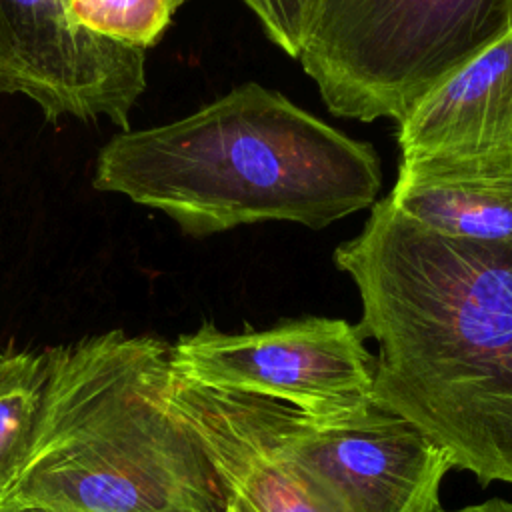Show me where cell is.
<instances>
[{"label":"cell","instance_id":"obj_2","mask_svg":"<svg viewBox=\"0 0 512 512\" xmlns=\"http://www.w3.org/2000/svg\"><path fill=\"white\" fill-rule=\"evenodd\" d=\"M92 186L192 236L268 220L320 230L372 206L382 168L368 142L246 82L184 118L112 136Z\"/></svg>","mask_w":512,"mask_h":512},{"label":"cell","instance_id":"obj_9","mask_svg":"<svg viewBox=\"0 0 512 512\" xmlns=\"http://www.w3.org/2000/svg\"><path fill=\"white\" fill-rule=\"evenodd\" d=\"M386 198L434 232L512 242V146L402 158Z\"/></svg>","mask_w":512,"mask_h":512},{"label":"cell","instance_id":"obj_1","mask_svg":"<svg viewBox=\"0 0 512 512\" xmlns=\"http://www.w3.org/2000/svg\"><path fill=\"white\" fill-rule=\"evenodd\" d=\"M334 262L378 342L374 402L482 486L512 484V242L434 232L382 198Z\"/></svg>","mask_w":512,"mask_h":512},{"label":"cell","instance_id":"obj_14","mask_svg":"<svg viewBox=\"0 0 512 512\" xmlns=\"http://www.w3.org/2000/svg\"><path fill=\"white\" fill-rule=\"evenodd\" d=\"M440 512H512V500L502 498H490L478 504H470L458 510H440Z\"/></svg>","mask_w":512,"mask_h":512},{"label":"cell","instance_id":"obj_15","mask_svg":"<svg viewBox=\"0 0 512 512\" xmlns=\"http://www.w3.org/2000/svg\"><path fill=\"white\" fill-rule=\"evenodd\" d=\"M0 512H60L50 508H34V506H16V504H2Z\"/></svg>","mask_w":512,"mask_h":512},{"label":"cell","instance_id":"obj_10","mask_svg":"<svg viewBox=\"0 0 512 512\" xmlns=\"http://www.w3.org/2000/svg\"><path fill=\"white\" fill-rule=\"evenodd\" d=\"M398 146L402 158L512 146V28L398 122Z\"/></svg>","mask_w":512,"mask_h":512},{"label":"cell","instance_id":"obj_16","mask_svg":"<svg viewBox=\"0 0 512 512\" xmlns=\"http://www.w3.org/2000/svg\"><path fill=\"white\" fill-rule=\"evenodd\" d=\"M228 512H236V510H234V508H232V506H230V510H228Z\"/></svg>","mask_w":512,"mask_h":512},{"label":"cell","instance_id":"obj_5","mask_svg":"<svg viewBox=\"0 0 512 512\" xmlns=\"http://www.w3.org/2000/svg\"><path fill=\"white\" fill-rule=\"evenodd\" d=\"M176 376L206 388L284 402L314 422L374 402L376 358L358 324L308 316L266 330L182 334L170 352Z\"/></svg>","mask_w":512,"mask_h":512},{"label":"cell","instance_id":"obj_6","mask_svg":"<svg viewBox=\"0 0 512 512\" xmlns=\"http://www.w3.org/2000/svg\"><path fill=\"white\" fill-rule=\"evenodd\" d=\"M258 398L280 450L320 480L348 512H440L450 456L406 418L370 402L314 422L296 408Z\"/></svg>","mask_w":512,"mask_h":512},{"label":"cell","instance_id":"obj_3","mask_svg":"<svg viewBox=\"0 0 512 512\" xmlns=\"http://www.w3.org/2000/svg\"><path fill=\"white\" fill-rule=\"evenodd\" d=\"M48 352L34 442L0 506L230 510L220 472L166 402L172 344L108 330Z\"/></svg>","mask_w":512,"mask_h":512},{"label":"cell","instance_id":"obj_8","mask_svg":"<svg viewBox=\"0 0 512 512\" xmlns=\"http://www.w3.org/2000/svg\"><path fill=\"white\" fill-rule=\"evenodd\" d=\"M166 402L208 452L236 512H348L280 450L256 396L206 388L172 370Z\"/></svg>","mask_w":512,"mask_h":512},{"label":"cell","instance_id":"obj_13","mask_svg":"<svg viewBox=\"0 0 512 512\" xmlns=\"http://www.w3.org/2000/svg\"><path fill=\"white\" fill-rule=\"evenodd\" d=\"M260 20L268 40L286 56L298 58L320 0H242Z\"/></svg>","mask_w":512,"mask_h":512},{"label":"cell","instance_id":"obj_7","mask_svg":"<svg viewBox=\"0 0 512 512\" xmlns=\"http://www.w3.org/2000/svg\"><path fill=\"white\" fill-rule=\"evenodd\" d=\"M72 0H0V92L32 100L48 122L100 118L128 130L146 90V52L102 38Z\"/></svg>","mask_w":512,"mask_h":512},{"label":"cell","instance_id":"obj_11","mask_svg":"<svg viewBox=\"0 0 512 512\" xmlns=\"http://www.w3.org/2000/svg\"><path fill=\"white\" fill-rule=\"evenodd\" d=\"M48 372V348L0 354V502L32 448Z\"/></svg>","mask_w":512,"mask_h":512},{"label":"cell","instance_id":"obj_12","mask_svg":"<svg viewBox=\"0 0 512 512\" xmlns=\"http://www.w3.org/2000/svg\"><path fill=\"white\" fill-rule=\"evenodd\" d=\"M188 0H72L70 14L86 30L116 44L148 50L158 44Z\"/></svg>","mask_w":512,"mask_h":512},{"label":"cell","instance_id":"obj_4","mask_svg":"<svg viewBox=\"0 0 512 512\" xmlns=\"http://www.w3.org/2000/svg\"><path fill=\"white\" fill-rule=\"evenodd\" d=\"M512 28V0H320L298 56L334 116L400 122Z\"/></svg>","mask_w":512,"mask_h":512}]
</instances>
